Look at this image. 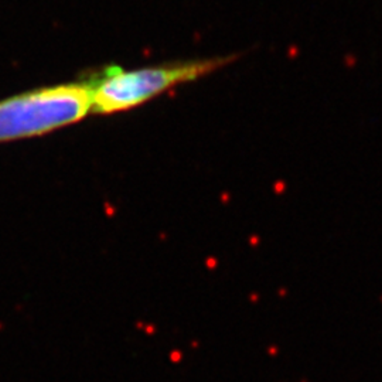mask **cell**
Instances as JSON below:
<instances>
[{
	"mask_svg": "<svg viewBox=\"0 0 382 382\" xmlns=\"http://www.w3.org/2000/svg\"><path fill=\"white\" fill-rule=\"evenodd\" d=\"M235 58L237 55L177 61L139 69L109 65L86 81L91 89V113L110 115L137 108L177 85L210 75Z\"/></svg>",
	"mask_w": 382,
	"mask_h": 382,
	"instance_id": "6da1fadb",
	"label": "cell"
},
{
	"mask_svg": "<svg viewBox=\"0 0 382 382\" xmlns=\"http://www.w3.org/2000/svg\"><path fill=\"white\" fill-rule=\"evenodd\" d=\"M91 112L88 82L42 86L0 101V143L47 135Z\"/></svg>",
	"mask_w": 382,
	"mask_h": 382,
	"instance_id": "7a4b0ae2",
	"label": "cell"
}]
</instances>
